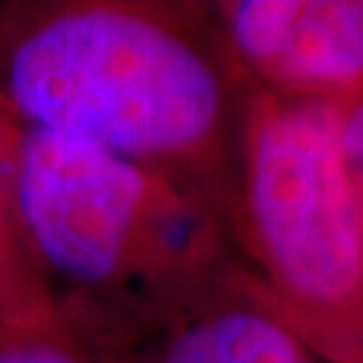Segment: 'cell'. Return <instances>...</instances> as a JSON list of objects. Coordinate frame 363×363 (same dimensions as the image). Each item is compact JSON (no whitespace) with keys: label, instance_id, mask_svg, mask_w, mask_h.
<instances>
[{"label":"cell","instance_id":"cell-1","mask_svg":"<svg viewBox=\"0 0 363 363\" xmlns=\"http://www.w3.org/2000/svg\"><path fill=\"white\" fill-rule=\"evenodd\" d=\"M247 97L213 3H0V100L25 130L154 169L226 216Z\"/></svg>","mask_w":363,"mask_h":363},{"label":"cell","instance_id":"cell-2","mask_svg":"<svg viewBox=\"0 0 363 363\" xmlns=\"http://www.w3.org/2000/svg\"><path fill=\"white\" fill-rule=\"evenodd\" d=\"M19 199L60 320L111 355L245 274L229 216L210 196L81 140L22 132Z\"/></svg>","mask_w":363,"mask_h":363},{"label":"cell","instance_id":"cell-3","mask_svg":"<svg viewBox=\"0 0 363 363\" xmlns=\"http://www.w3.org/2000/svg\"><path fill=\"white\" fill-rule=\"evenodd\" d=\"M229 226L288 328L323 363H363V205L328 105L250 89Z\"/></svg>","mask_w":363,"mask_h":363},{"label":"cell","instance_id":"cell-4","mask_svg":"<svg viewBox=\"0 0 363 363\" xmlns=\"http://www.w3.org/2000/svg\"><path fill=\"white\" fill-rule=\"evenodd\" d=\"M213 16L250 89L312 105L363 89V0H220Z\"/></svg>","mask_w":363,"mask_h":363},{"label":"cell","instance_id":"cell-5","mask_svg":"<svg viewBox=\"0 0 363 363\" xmlns=\"http://www.w3.org/2000/svg\"><path fill=\"white\" fill-rule=\"evenodd\" d=\"M116 363H323L256 294L247 274Z\"/></svg>","mask_w":363,"mask_h":363},{"label":"cell","instance_id":"cell-6","mask_svg":"<svg viewBox=\"0 0 363 363\" xmlns=\"http://www.w3.org/2000/svg\"><path fill=\"white\" fill-rule=\"evenodd\" d=\"M25 127L0 100V323L57 325L49 283L27 237L19 199V148Z\"/></svg>","mask_w":363,"mask_h":363},{"label":"cell","instance_id":"cell-7","mask_svg":"<svg viewBox=\"0 0 363 363\" xmlns=\"http://www.w3.org/2000/svg\"><path fill=\"white\" fill-rule=\"evenodd\" d=\"M0 363H116L111 352L84 339L65 323H0Z\"/></svg>","mask_w":363,"mask_h":363},{"label":"cell","instance_id":"cell-8","mask_svg":"<svg viewBox=\"0 0 363 363\" xmlns=\"http://www.w3.org/2000/svg\"><path fill=\"white\" fill-rule=\"evenodd\" d=\"M337 124L339 145L350 169V178L355 183V191L363 205V89L345 97L342 103L328 105Z\"/></svg>","mask_w":363,"mask_h":363}]
</instances>
